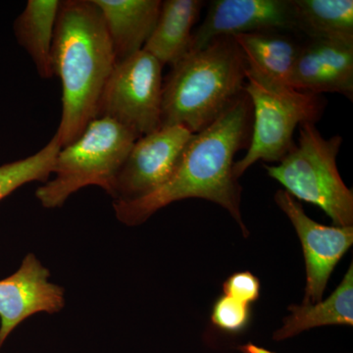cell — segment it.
I'll use <instances>...</instances> for the list:
<instances>
[{"label":"cell","mask_w":353,"mask_h":353,"mask_svg":"<svg viewBox=\"0 0 353 353\" xmlns=\"http://www.w3.org/2000/svg\"><path fill=\"white\" fill-rule=\"evenodd\" d=\"M252 120V101L243 92L210 126L192 136L168 182L141 199L113 202L117 219L138 226L173 202L202 199L229 211L248 236L241 212V187L233 167L236 152L250 145Z\"/></svg>","instance_id":"obj_1"},{"label":"cell","mask_w":353,"mask_h":353,"mask_svg":"<svg viewBox=\"0 0 353 353\" xmlns=\"http://www.w3.org/2000/svg\"><path fill=\"white\" fill-rule=\"evenodd\" d=\"M116 64L101 10L92 0L60 1L52 44V68L62 85L57 134L62 148L97 119L99 101Z\"/></svg>","instance_id":"obj_2"},{"label":"cell","mask_w":353,"mask_h":353,"mask_svg":"<svg viewBox=\"0 0 353 353\" xmlns=\"http://www.w3.org/2000/svg\"><path fill=\"white\" fill-rule=\"evenodd\" d=\"M246 69L233 36L219 37L188 53L163 83L161 128L182 126L194 134L203 131L245 92Z\"/></svg>","instance_id":"obj_3"},{"label":"cell","mask_w":353,"mask_h":353,"mask_svg":"<svg viewBox=\"0 0 353 353\" xmlns=\"http://www.w3.org/2000/svg\"><path fill=\"white\" fill-rule=\"evenodd\" d=\"M139 137L119 123L99 117L58 152L52 180L41 185L37 199L43 208H61L71 194L97 185L111 196L121 167Z\"/></svg>","instance_id":"obj_4"},{"label":"cell","mask_w":353,"mask_h":353,"mask_svg":"<svg viewBox=\"0 0 353 353\" xmlns=\"http://www.w3.org/2000/svg\"><path fill=\"white\" fill-rule=\"evenodd\" d=\"M299 128V141L292 150L277 166L264 164V168L296 201L321 208L336 227H352V190L343 183L336 166L343 138L338 134L324 138L313 123Z\"/></svg>","instance_id":"obj_5"},{"label":"cell","mask_w":353,"mask_h":353,"mask_svg":"<svg viewBox=\"0 0 353 353\" xmlns=\"http://www.w3.org/2000/svg\"><path fill=\"white\" fill-rule=\"evenodd\" d=\"M245 92L252 104V129L248 152L234 164L238 180L256 162H280L296 145L294 130L304 123L315 124L326 108L321 94L278 87L248 69Z\"/></svg>","instance_id":"obj_6"},{"label":"cell","mask_w":353,"mask_h":353,"mask_svg":"<svg viewBox=\"0 0 353 353\" xmlns=\"http://www.w3.org/2000/svg\"><path fill=\"white\" fill-rule=\"evenodd\" d=\"M162 69L157 58L143 50L117 62L102 92L97 118L115 121L139 138L159 130Z\"/></svg>","instance_id":"obj_7"},{"label":"cell","mask_w":353,"mask_h":353,"mask_svg":"<svg viewBox=\"0 0 353 353\" xmlns=\"http://www.w3.org/2000/svg\"><path fill=\"white\" fill-rule=\"evenodd\" d=\"M192 136L185 128L173 126L137 139L116 178L114 201L141 199L168 182Z\"/></svg>","instance_id":"obj_8"},{"label":"cell","mask_w":353,"mask_h":353,"mask_svg":"<svg viewBox=\"0 0 353 353\" xmlns=\"http://www.w3.org/2000/svg\"><path fill=\"white\" fill-rule=\"evenodd\" d=\"M275 201L294 225L303 245L306 266L303 304L320 303L332 273L352 245L353 226L328 227L315 222L285 190L276 192Z\"/></svg>","instance_id":"obj_9"},{"label":"cell","mask_w":353,"mask_h":353,"mask_svg":"<svg viewBox=\"0 0 353 353\" xmlns=\"http://www.w3.org/2000/svg\"><path fill=\"white\" fill-rule=\"evenodd\" d=\"M269 31L299 32L292 0H213L192 32L190 52L219 37Z\"/></svg>","instance_id":"obj_10"},{"label":"cell","mask_w":353,"mask_h":353,"mask_svg":"<svg viewBox=\"0 0 353 353\" xmlns=\"http://www.w3.org/2000/svg\"><path fill=\"white\" fill-rule=\"evenodd\" d=\"M50 277L48 269L29 253L13 275L0 280V348L32 315L53 314L64 308V290L51 283Z\"/></svg>","instance_id":"obj_11"},{"label":"cell","mask_w":353,"mask_h":353,"mask_svg":"<svg viewBox=\"0 0 353 353\" xmlns=\"http://www.w3.org/2000/svg\"><path fill=\"white\" fill-rule=\"evenodd\" d=\"M290 88L315 94H340L352 101L353 44L309 39L301 46Z\"/></svg>","instance_id":"obj_12"},{"label":"cell","mask_w":353,"mask_h":353,"mask_svg":"<svg viewBox=\"0 0 353 353\" xmlns=\"http://www.w3.org/2000/svg\"><path fill=\"white\" fill-rule=\"evenodd\" d=\"M99 7L116 63L143 50L157 25L160 0H92Z\"/></svg>","instance_id":"obj_13"},{"label":"cell","mask_w":353,"mask_h":353,"mask_svg":"<svg viewBox=\"0 0 353 353\" xmlns=\"http://www.w3.org/2000/svg\"><path fill=\"white\" fill-rule=\"evenodd\" d=\"M233 37L252 75L278 87L290 88V77L303 46L292 32H256Z\"/></svg>","instance_id":"obj_14"},{"label":"cell","mask_w":353,"mask_h":353,"mask_svg":"<svg viewBox=\"0 0 353 353\" xmlns=\"http://www.w3.org/2000/svg\"><path fill=\"white\" fill-rule=\"evenodd\" d=\"M204 2L201 0H165L157 25L143 50L157 58L162 66L178 63L190 52L192 28Z\"/></svg>","instance_id":"obj_15"},{"label":"cell","mask_w":353,"mask_h":353,"mask_svg":"<svg viewBox=\"0 0 353 353\" xmlns=\"http://www.w3.org/2000/svg\"><path fill=\"white\" fill-rule=\"evenodd\" d=\"M290 315L274 334L275 341H284L306 330L329 325L353 326V265H350L336 290L325 301L290 305Z\"/></svg>","instance_id":"obj_16"},{"label":"cell","mask_w":353,"mask_h":353,"mask_svg":"<svg viewBox=\"0 0 353 353\" xmlns=\"http://www.w3.org/2000/svg\"><path fill=\"white\" fill-rule=\"evenodd\" d=\"M59 6V0H29L14 24L18 43L29 53L43 79L54 75L52 44Z\"/></svg>","instance_id":"obj_17"},{"label":"cell","mask_w":353,"mask_h":353,"mask_svg":"<svg viewBox=\"0 0 353 353\" xmlns=\"http://www.w3.org/2000/svg\"><path fill=\"white\" fill-rule=\"evenodd\" d=\"M292 6L299 32L353 44L352 0H292Z\"/></svg>","instance_id":"obj_18"},{"label":"cell","mask_w":353,"mask_h":353,"mask_svg":"<svg viewBox=\"0 0 353 353\" xmlns=\"http://www.w3.org/2000/svg\"><path fill=\"white\" fill-rule=\"evenodd\" d=\"M60 150L61 145L54 134L50 143L39 152L0 166V201L26 183L48 182L52 175L55 160Z\"/></svg>","instance_id":"obj_19"},{"label":"cell","mask_w":353,"mask_h":353,"mask_svg":"<svg viewBox=\"0 0 353 353\" xmlns=\"http://www.w3.org/2000/svg\"><path fill=\"white\" fill-rule=\"evenodd\" d=\"M252 320V308L248 304L223 294L213 304L211 322L216 328L229 334L245 331Z\"/></svg>","instance_id":"obj_20"},{"label":"cell","mask_w":353,"mask_h":353,"mask_svg":"<svg viewBox=\"0 0 353 353\" xmlns=\"http://www.w3.org/2000/svg\"><path fill=\"white\" fill-rule=\"evenodd\" d=\"M224 296L232 297L240 303H255L260 296V282L250 272H236L223 283Z\"/></svg>","instance_id":"obj_21"},{"label":"cell","mask_w":353,"mask_h":353,"mask_svg":"<svg viewBox=\"0 0 353 353\" xmlns=\"http://www.w3.org/2000/svg\"><path fill=\"white\" fill-rule=\"evenodd\" d=\"M240 350L243 353H275L264 347H257V345L248 343V345H243L240 347Z\"/></svg>","instance_id":"obj_22"}]
</instances>
